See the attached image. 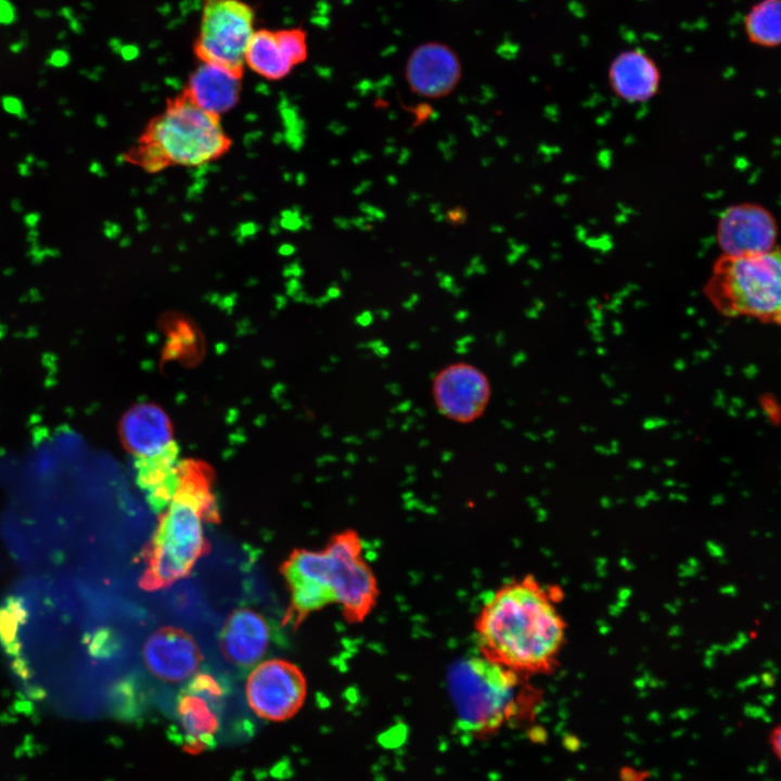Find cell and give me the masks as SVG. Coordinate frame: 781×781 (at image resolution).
<instances>
[{
	"mask_svg": "<svg viewBox=\"0 0 781 781\" xmlns=\"http://www.w3.org/2000/svg\"><path fill=\"white\" fill-rule=\"evenodd\" d=\"M489 161H491V158H490V157H486V159L483 161V166H488V165L490 164Z\"/></svg>",
	"mask_w": 781,
	"mask_h": 781,
	"instance_id": "cell-46",
	"label": "cell"
},
{
	"mask_svg": "<svg viewBox=\"0 0 781 781\" xmlns=\"http://www.w3.org/2000/svg\"><path fill=\"white\" fill-rule=\"evenodd\" d=\"M744 29L750 42L771 49L781 41V0H759L746 13Z\"/></svg>",
	"mask_w": 781,
	"mask_h": 781,
	"instance_id": "cell-21",
	"label": "cell"
},
{
	"mask_svg": "<svg viewBox=\"0 0 781 781\" xmlns=\"http://www.w3.org/2000/svg\"><path fill=\"white\" fill-rule=\"evenodd\" d=\"M491 230L496 231V232H502V231H504V228H502L501 226H495L491 228Z\"/></svg>",
	"mask_w": 781,
	"mask_h": 781,
	"instance_id": "cell-45",
	"label": "cell"
},
{
	"mask_svg": "<svg viewBox=\"0 0 781 781\" xmlns=\"http://www.w3.org/2000/svg\"><path fill=\"white\" fill-rule=\"evenodd\" d=\"M291 593L283 623L297 628L312 612L335 603L332 591L324 585L296 576L284 577Z\"/></svg>",
	"mask_w": 781,
	"mask_h": 781,
	"instance_id": "cell-20",
	"label": "cell"
},
{
	"mask_svg": "<svg viewBox=\"0 0 781 781\" xmlns=\"http://www.w3.org/2000/svg\"><path fill=\"white\" fill-rule=\"evenodd\" d=\"M777 240V220L758 203H737L719 215L716 241L724 255L765 254L778 247Z\"/></svg>",
	"mask_w": 781,
	"mask_h": 781,
	"instance_id": "cell-9",
	"label": "cell"
},
{
	"mask_svg": "<svg viewBox=\"0 0 781 781\" xmlns=\"http://www.w3.org/2000/svg\"><path fill=\"white\" fill-rule=\"evenodd\" d=\"M704 294L724 316L778 323L781 313L780 251L757 255L721 254Z\"/></svg>",
	"mask_w": 781,
	"mask_h": 781,
	"instance_id": "cell-2",
	"label": "cell"
},
{
	"mask_svg": "<svg viewBox=\"0 0 781 781\" xmlns=\"http://www.w3.org/2000/svg\"><path fill=\"white\" fill-rule=\"evenodd\" d=\"M286 57L293 66L303 63L308 54L307 33L302 28H289L274 31Z\"/></svg>",
	"mask_w": 781,
	"mask_h": 781,
	"instance_id": "cell-23",
	"label": "cell"
},
{
	"mask_svg": "<svg viewBox=\"0 0 781 781\" xmlns=\"http://www.w3.org/2000/svg\"><path fill=\"white\" fill-rule=\"evenodd\" d=\"M497 143L499 144L500 148H504L508 143V140L505 138L498 137Z\"/></svg>",
	"mask_w": 781,
	"mask_h": 781,
	"instance_id": "cell-42",
	"label": "cell"
},
{
	"mask_svg": "<svg viewBox=\"0 0 781 781\" xmlns=\"http://www.w3.org/2000/svg\"><path fill=\"white\" fill-rule=\"evenodd\" d=\"M768 745L771 750L772 755L780 760L781 758V727L776 725L772 727L768 734Z\"/></svg>",
	"mask_w": 781,
	"mask_h": 781,
	"instance_id": "cell-25",
	"label": "cell"
},
{
	"mask_svg": "<svg viewBox=\"0 0 781 781\" xmlns=\"http://www.w3.org/2000/svg\"><path fill=\"white\" fill-rule=\"evenodd\" d=\"M1 105L5 113L17 117L20 120L28 119L23 102L18 98L4 95L1 99Z\"/></svg>",
	"mask_w": 781,
	"mask_h": 781,
	"instance_id": "cell-24",
	"label": "cell"
},
{
	"mask_svg": "<svg viewBox=\"0 0 781 781\" xmlns=\"http://www.w3.org/2000/svg\"><path fill=\"white\" fill-rule=\"evenodd\" d=\"M430 207H431V212L436 215L440 210L441 205L439 203H434V204H431Z\"/></svg>",
	"mask_w": 781,
	"mask_h": 781,
	"instance_id": "cell-40",
	"label": "cell"
},
{
	"mask_svg": "<svg viewBox=\"0 0 781 781\" xmlns=\"http://www.w3.org/2000/svg\"><path fill=\"white\" fill-rule=\"evenodd\" d=\"M413 112L417 117V126H418L432 115L433 108L430 105L423 103V104L415 106L413 108Z\"/></svg>",
	"mask_w": 781,
	"mask_h": 781,
	"instance_id": "cell-27",
	"label": "cell"
},
{
	"mask_svg": "<svg viewBox=\"0 0 781 781\" xmlns=\"http://www.w3.org/2000/svg\"><path fill=\"white\" fill-rule=\"evenodd\" d=\"M38 236H39V232L37 231V229H29L28 235H27V241L30 243V245L37 244Z\"/></svg>",
	"mask_w": 781,
	"mask_h": 781,
	"instance_id": "cell-34",
	"label": "cell"
},
{
	"mask_svg": "<svg viewBox=\"0 0 781 781\" xmlns=\"http://www.w3.org/2000/svg\"><path fill=\"white\" fill-rule=\"evenodd\" d=\"M142 655L149 671L167 682L191 678L203 661L201 649L193 637L172 626L153 632L143 645Z\"/></svg>",
	"mask_w": 781,
	"mask_h": 781,
	"instance_id": "cell-11",
	"label": "cell"
},
{
	"mask_svg": "<svg viewBox=\"0 0 781 781\" xmlns=\"http://www.w3.org/2000/svg\"><path fill=\"white\" fill-rule=\"evenodd\" d=\"M242 74L202 62L191 74L184 95L210 115L230 111L241 92Z\"/></svg>",
	"mask_w": 781,
	"mask_h": 781,
	"instance_id": "cell-17",
	"label": "cell"
},
{
	"mask_svg": "<svg viewBox=\"0 0 781 781\" xmlns=\"http://www.w3.org/2000/svg\"><path fill=\"white\" fill-rule=\"evenodd\" d=\"M432 394L437 410L458 423H471L483 415L491 388L485 373L466 362L443 368L434 377Z\"/></svg>",
	"mask_w": 781,
	"mask_h": 781,
	"instance_id": "cell-10",
	"label": "cell"
},
{
	"mask_svg": "<svg viewBox=\"0 0 781 781\" xmlns=\"http://www.w3.org/2000/svg\"><path fill=\"white\" fill-rule=\"evenodd\" d=\"M17 172H18L22 177H28V176L31 175L30 166H29L28 164H26L25 162H24V163H20V164L17 165Z\"/></svg>",
	"mask_w": 781,
	"mask_h": 781,
	"instance_id": "cell-33",
	"label": "cell"
},
{
	"mask_svg": "<svg viewBox=\"0 0 781 781\" xmlns=\"http://www.w3.org/2000/svg\"><path fill=\"white\" fill-rule=\"evenodd\" d=\"M387 182H388L389 184L394 185V184L397 183V179H396L395 176L390 175V176L387 177Z\"/></svg>",
	"mask_w": 781,
	"mask_h": 781,
	"instance_id": "cell-44",
	"label": "cell"
},
{
	"mask_svg": "<svg viewBox=\"0 0 781 781\" xmlns=\"http://www.w3.org/2000/svg\"><path fill=\"white\" fill-rule=\"evenodd\" d=\"M445 218L451 223V225H460L465 222L468 215L466 212L462 207H456L454 209L449 210Z\"/></svg>",
	"mask_w": 781,
	"mask_h": 781,
	"instance_id": "cell-26",
	"label": "cell"
},
{
	"mask_svg": "<svg viewBox=\"0 0 781 781\" xmlns=\"http://www.w3.org/2000/svg\"><path fill=\"white\" fill-rule=\"evenodd\" d=\"M28 256L31 258L33 263L39 264L44 259V254L42 248L39 246V244H33L28 251Z\"/></svg>",
	"mask_w": 781,
	"mask_h": 781,
	"instance_id": "cell-28",
	"label": "cell"
},
{
	"mask_svg": "<svg viewBox=\"0 0 781 781\" xmlns=\"http://www.w3.org/2000/svg\"><path fill=\"white\" fill-rule=\"evenodd\" d=\"M89 171H90L91 174L100 177V178H102V177H104V176L106 175L103 166L101 165V163H99V162L95 161V159H93V161L90 163Z\"/></svg>",
	"mask_w": 781,
	"mask_h": 781,
	"instance_id": "cell-32",
	"label": "cell"
},
{
	"mask_svg": "<svg viewBox=\"0 0 781 781\" xmlns=\"http://www.w3.org/2000/svg\"><path fill=\"white\" fill-rule=\"evenodd\" d=\"M395 150H396V149H395L394 145H387L386 149L384 150V154H385V155H389V153H390V154L394 153Z\"/></svg>",
	"mask_w": 781,
	"mask_h": 781,
	"instance_id": "cell-43",
	"label": "cell"
},
{
	"mask_svg": "<svg viewBox=\"0 0 781 781\" xmlns=\"http://www.w3.org/2000/svg\"><path fill=\"white\" fill-rule=\"evenodd\" d=\"M607 80L617 98L628 103H643L658 93L661 71L645 51L628 49L612 60Z\"/></svg>",
	"mask_w": 781,
	"mask_h": 781,
	"instance_id": "cell-15",
	"label": "cell"
},
{
	"mask_svg": "<svg viewBox=\"0 0 781 781\" xmlns=\"http://www.w3.org/2000/svg\"><path fill=\"white\" fill-rule=\"evenodd\" d=\"M119 231H120V229H119L118 225L110 222V221L104 222L103 233L106 238L115 239L118 235Z\"/></svg>",
	"mask_w": 781,
	"mask_h": 781,
	"instance_id": "cell-30",
	"label": "cell"
},
{
	"mask_svg": "<svg viewBox=\"0 0 781 781\" xmlns=\"http://www.w3.org/2000/svg\"><path fill=\"white\" fill-rule=\"evenodd\" d=\"M94 123L97 126L104 128L107 125L106 118L102 114H97L94 117Z\"/></svg>",
	"mask_w": 781,
	"mask_h": 781,
	"instance_id": "cell-37",
	"label": "cell"
},
{
	"mask_svg": "<svg viewBox=\"0 0 781 781\" xmlns=\"http://www.w3.org/2000/svg\"><path fill=\"white\" fill-rule=\"evenodd\" d=\"M322 580L350 624L362 623L376 606L380 588L364 558L362 541L354 529L332 536L322 549Z\"/></svg>",
	"mask_w": 781,
	"mask_h": 781,
	"instance_id": "cell-6",
	"label": "cell"
},
{
	"mask_svg": "<svg viewBox=\"0 0 781 781\" xmlns=\"http://www.w3.org/2000/svg\"><path fill=\"white\" fill-rule=\"evenodd\" d=\"M222 695L218 681L208 674H196L179 696L177 713L191 746L208 744L218 728L216 704Z\"/></svg>",
	"mask_w": 781,
	"mask_h": 781,
	"instance_id": "cell-13",
	"label": "cell"
},
{
	"mask_svg": "<svg viewBox=\"0 0 781 781\" xmlns=\"http://www.w3.org/2000/svg\"><path fill=\"white\" fill-rule=\"evenodd\" d=\"M521 681L522 676L481 654L456 661L447 682L461 730L481 735L498 729L516 704Z\"/></svg>",
	"mask_w": 781,
	"mask_h": 781,
	"instance_id": "cell-5",
	"label": "cell"
},
{
	"mask_svg": "<svg viewBox=\"0 0 781 781\" xmlns=\"http://www.w3.org/2000/svg\"><path fill=\"white\" fill-rule=\"evenodd\" d=\"M418 200H419V194L411 193L410 196L408 197L407 202L409 205H413V203H415Z\"/></svg>",
	"mask_w": 781,
	"mask_h": 781,
	"instance_id": "cell-39",
	"label": "cell"
},
{
	"mask_svg": "<svg viewBox=\"0 0 781 781\" xmlns=\"http://www.w3.org/2000/svg\"><path fill=\"white\" fill-rule=\"evenodd\" d=\"M40 218L41 215L38 212H30L24 216L23 221L28 229H36Z\"/></svg>",
	"mask_w": 781,
	"mask_h": 781,
	"instance_id": "cell-29",
	"label": "cell"
},
{
	"mask_svg": "<svg viewBox=\"0 0 781 781\" xmlns=\"http://www.w3.org/2000/svg\"><path fill=\"white\" fill-rule=\"evenodd\" d=\"M10 205L15 213H21L23 210V204L20 199H13Z\"/></svg>",
	"mask_w": 781,
	"mask_h": 781,
	"instance_id": "cell-36",
	"label": "cell"
},
{
	"mask_svg": "<svg viewBox=\"0 0 781 781\" xmlns=\"http://www.w3.org/2000/svg\"><path fill=\"white\" fill-rule=\"evenodd\" d=\"M363 208H361L364 213L369 214L370 217L373 219H383L385 217V214L383 210L372 207L368 204L362 205Z\"/></svg>",
	"mask_w": 781,
	"mask_h": 781,
	"instance_id": "cell-31",
	"label": "cell"
},
{
	"mask_svg": "<svg viewBox=\"0 0 781 781\" xmlns=\"http://www.w3.org/2000/svg\"><path fill=\"white\" fill-rule=\"evenodd\" d=\"M409 157H410V151L408 149L404 148L399 153L398 163L404 165L407 163Z\"/></svg>",
	"mask_w": 781,
	"mask_h": 781,
	"instance_id": "cell-35",
	"label": "cell"
},
{
	"mask_svg": "<svg viewBox=\"0 0 781 781\" xmlns=\"http://www.w3.org/2000/svg\"><path fill=\"white\" fill-rule=\"evenodd\" d=\"M179 448L175 441L162 451L135 461L136 478L155 512L164 511L174 498L177 484Z\"/></svg>",
	"mask_w": 781,
	"mask_h": 781,
	"instance_id": "cell-18",
	"label": "cell"
},
{
	"mask_svg": "<svg viewBox=\"0 0 781 781\" xmlns=\"http://www.w3.org/2000/svg\"><path fill=\"white\" fill-rule=\"evenodd\" d=\"M24 161H25L26 164H28L29 166H31L33 164H35L36 157H35L33 154H27V155L25 156V159H24Z\"/></svg>",
	"mask_w": 781,
	"mask_h": 781,
	"instance_id": "cell-38",
	"label": "cell"
},
{
	"mask_svg": "<svg viewBox=\"0 0 781 781\" xmlns=\"http://www.w3.org/2000/svg\"><path fill=\"white\" fill-rule=\"evenodd\" d=\"M270 629L265 617L248 607H239L227 617L219 637L225 658L238 667L255 665L269 645Z\"/></svg>",
	"mask_w": 781,
	"mask_h": 781,
	"instance_id": "cell-14",
	"label": "cell"
},
{
	"mask_svg": "<svg viewBox=\"0 0 781 781\" xmlns=\"http://www.w3.org/2000/svg\"><path fill=\"white\" fill-rule=\"evenodd\" d=\"M410 89L424 98L449 94L461 79V63L447 44L430 41L418 46L409 55L405 69Z\"/></svg>",
	"mask_w": 781,
	"mask_h": 781,
	"instance_id": "cell-12",
	"label": "cell"
},
{
	"mask_svg": "<svg viewBox=\"0 0 781 781\" xmlns=\"http://www.w3.org/2000/svg\"><path fill=\"white\" fill-rule=\"evenodd\" d=\"M26 615L27 611L21 599L10 598L0 606V643L10 655L22 663L17 631L25 623Z\"/></svg>",
	"mask_w": 781,
	"mask_h": 781,
	"instance_id": "cell-22",
	"label": "cell"
},
{
	"mask_svg": "<svg viewBox=\"0 0 781 781\" xmlns=\"http://www.w3.org/2000/svg\"><path fill=\"white\" fill-rule=\"evenodd\" d=\"M9 136L12 137V138L18 137V135H17L16 132H11Z\"/></svg>",
	"mask_w": 781,
	"mask_h": 781,
	"instance_id": "cell-48",
	"label": "cell"
},
{
	"mask_svg": "<svg viewBox=\"0 0 781 781\" xmlns=\"http://www.w3.org/2000/svg\"><path fill=\"white\" fill-rule=\"evenodd\" d=\"M556 598L534 576L498 588L478 611V654L522 677L548 674L565 640Z\"/></svg>",
	"mask_w": 781,
	"mask_h": 781,
	"instance_id": "cell-1",
	"label": "cell"
},
{
	"mask_svg": "<svg viewBox=\"0 0 781 781\" xmlns=\"http://www.w3.org/2000/svg\"><path fill=\"white\" fill-rule=\"evenodd\" d=\"M64 114H65V116H73V115H74V113H73L72 111H65Z\"/></svg>",
	"mask_w": 781,
	"mask_h": 781,
	"instance_id": "cell-47",
	"label": "cell"
},
{
	"mask_svg": "<svg viewBox=\"0 0 781 781\" xmlns=\"http://www.w3.org/2000/svg\"><path fill=\"white\" fill-rule=\"evenodd\" d=\"M254 20L253 8L242 0H203L194 53L202 62L242 74Z\"/></svg>",
	"mask_w": 781,
	"mask_h": 781,
	"instance_id": "cell-7",
	"label": "cell"
},
{
	"mask_svg": "<svg viewBox=\"0 0 781 781\" xmlns=\"http://www.w3.org/2000/svg\"><path fill=\"white\" fill-rule=\"evenodd\" d=\"M244 63L258 75L271 80L285 77L293 68L276 33L268 29L253 33L245 49Z\"/></svg>",
	"mask_w": 781,
	"mask_h": 781,
	"instance_id": "cell-19",
	"label": "cell"
},
{
	"mask_svg": "<svg viewBox=\"0 0 781 781\" xmlns=\"http://www.w3.org/2000/svg\"><path fill=\"white\" fill-rule=\"evenodd\" d=\"M204 523L212 522L201 504L174 496L141 552V589L163 590L190 575L196 562L209 552Z\"/></svg>",
	"mask_w": 781,
	"mask_h": 781,
	"instance_id": "cell-3",
	"label": "cell"
},
{
	"mask_svg": "<svg viewBox=\"0 0 781 781\" xmlns=\"http://www.w3.org/2000/svg\"><path fill=\"white\" fill-rule=\"evenodd\" d=\"M139 156L148 171L165 165L200 166L226 152L229 139L218 117L185 95L174 100L150 125Z\"/></svg>",
	"mask_w": 781,
	"mask_h": 781,
	"instance_id": "cell-4",
	"label": "cell"
},
{
	"mask_svg": "<svg viewBox=\"0 0 781 781\" xmlns=\"http://www.w3.org/2000/svg\"><path fill=\"white\" fill-rule=\"evenodd\" d=\"M120 436L125 447L138 458L151 457L172 441L168 417L153 404L130 408L121 418Z\"/></svg>",
	"mask_w": 781,
	"mask_h": 781,
	"instance_id": "cell-16",
	"label": "cell"
},
{
	"mask_svg": "<svg viewBox=\"0 0 781 781\" xmlns=\"http://www.w3.org/2000/svg\"><path fill=\"white\" fill-rule=\"evenodd\" d=\"M35 164H36L37 167H39L40 169H46V168L48 167V163L44 162V161L36 159Z\"/></svg>",
	"mask_w": 781,
	"mask_h": 781,
	"instance_id": "cell-41",
	"label": "cell"
},
{
	"mask_svg": "<svg viewBox=\"0 0 781 781\" xmlns=\"http://www.w3.org/2000/svg\"><path fill=\"white\" fill-rule=\"evenodd\" d=\"M307 691L302 670L293 663L272 658L258 664L245 683L246 700L260 718L282 721L302 707Z\"/></svg>",
	"mask_w": 781,
	"mask_h": 781,
	"instance_id": "cell-8",
	"label": "cell"
}]
</instances>
